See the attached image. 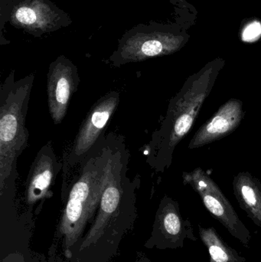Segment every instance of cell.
<instances>
[{
	"instance_id": "obj_1",
	"label": "cell",
	"mask_w": 261,
	"mask_h": 262,
	"mask_svg": "<svg viewBox=\"0 0 261 262\" xmlns=\"http://www.w3.org/2000/svg\"><path fill=\"white\" fill-rule=\"evenodd\" d=\"M224 66L222 58L208 63L188 77L170 100L167 115L146 149L147 162L156 172H164L171 166L176 146L191 130Z\"/></svg>"
},
{
	"instance_id": "obj_2",
	"label": "cell",
	"mask_w": 261,
	"mask_h": 262,
	"mask_svg": "<svg viewBox=\"0 0 261 262\" xmlns=\"http://www.w3.org/2000/svg\"><path fill=\"white\" fill-rule=\"evenodd\" d=\"M33 75L15 79L12 72L0 89V195L12 192L18 179L17 160L26 149V126Z\"/></svg>"
},
{
	"instance_id": "obj_3",
	"label": "cell",
	"mask_w": 261,
	"mask_h": 262,
	"mask_svg": "<svg viewBox=\"0 0 261 262\" xmlns=\"http://www.w3.org/2000/svg\"><path fill=\"white\" fill-rule=\"evenodd\" d=\"M107 156V140L104 134L80 165L77 179H73L67 187V204L60 226L67 252L81 236L86 225L99 207Z\"/></svg>"
},
{
	"instance_id": "obj_4",
	"label": "cell",
	"mask_w": 261,
	"mask_h": 262,
	"mask_svg": "<svg viewBox=\"0 0 261 262\" xmlns=\"http://www.w3.org/2000/svg\"><path fill=\"white\" fill-rule=\"evenodd\" d=\"M182 177L183 184L189 186L199 194L210 214L245 247H249L251 240L249 229L210 176L202 168L197 167L191 172H182Z\"/></svg>"
},
{
	"instance_id": "obj_5",
	"label": "cell",
	"mask_w": 261,
	"mask_h": 262,
	"mask_svg": "<svg viewBox=\"0 0 261 262\" xmlns=\"http://www.w3.org/2000/svg\"><path fill=\"white\" fill-rule=\"evenodd\" d=\"M119 103V92H110L93 104L81 124L72 147L67 155L64 156V183L68 178L69 174L81 165L104 135L107 124L117 109Z\"/></svg>"
},
{
	"instance_id": "obj_6",
	"label": "cell",
	"mask_w": 261,
	"mask_h": 262,
	"mask_svg": "<svg viewBox=\"0 0 261 262\" xmlns=\"http://www.w3.org/2000/svg\"><path fill=\"white\" fill-rule=\"evenodd\" d=\"M186 239L196 242L191 222L181 215L179 203L165 195L161 200L154 225V243L159 249L182 248Z\"/></svg>"
},
{
	"instance_id": "obj_7",
	"label": "cell",
	"mask_w": 261,
	"mask_h": 262,
	"mask_svg": "<svg viewBox=\"0 0 261 262\" xmlns=\"http://www.w3.org/2000/svg\"><path fill=\"white\" fill-rule=\"evenodd\" d=\"M80 81L76 68L67 60L51 66L47 79L48 102L55 125L61 124L67 115L70 98L78 90Z\"/></svg>"
},
{
	"instance_id": "obj_8",
	"label": "cell",
	"mask_w": 261,
	"mask_h": 262,
	"mask_svg": "<svg viewBox=\"0 0 261 262\" xmlns=\"http://www.w3.org/2000/svg\"><path fill=\"white\" fill-rule=\"evenodd\" d=\"M62 168L63 162L58 160L52 141L48 142L38 151L29 169L26 190L28 205L34 206L49 196Z\"/></svg>"
},
{
	"instance_id": "obj_9",
	"label": "cell",
	"mask_w": 261,
	"mask_h": 262,
	"mask_svg": "<svg viewBox=\"0 0 261 262\" xmlns=\"http://www.w3.org/2000/svg\"><path fill=\"white\" fill-rule=\"evenodd\" d=\"M245 115L242 101L238 98L228 100L195 134L188 149L202 147L229 135L240 126Z\"/></svg>"
},
{
	"instance_id": "obj_10",
	"label": "cell",
	"mask_w": 261,
	"mask_h": 262,
	"mask_svg": "<svg viewBox=\"0 0 261 262\" xmlns=\"http://www.w3.org/2000/svg\"><path fill=\"white\" fill-rule=\"evenodd\" d=\"M233 190L241 209L261 229V182L248 171L239 172L233 180Z\"/></svg>"
},
{
	"instance_id": "obj_11",
	"label": "cell",
	"mask_w": 261,
	"mask_h": 262,
	"mask_svg": "<svg viewBox=\"0 0 261 262\" xmlns=\"http://www.w3.org/2000/svg\"><path fill=\"white\" fill-rule=\"evenodd\" d=\"M199 235L209 253V262H246L237 250L228 246L214 227L199 226Z\"/></svg>"
},
{
	"instance_id": "obj_12",
	"label": "cell",
	"mask_w": 261,
	"mask_h": 262,
	"mask_svg": "<svg viewBox=\"0 0 261 262\" xmlns=\"http://www.w3.org/2000/svg\"><path fill=\"white\" fill-rule=\"evenodd\" d=\"M182 43L183 41L180 38L167 39L165 41L156 38L147 40L136 49L123 53V60L120 64L173 53L180 49Z\"/></svg>"
},
{
	"instance_id": "obj_13",
	"label": "cell",
	"mask_w": 261,
	"mask_h": 262,
	"mask_svg": "<svg viewBox=\"0 0 261 262\" xmlns=\"http://www.w3.org/2000/svg\"><path fill=\"white\" fill-rule=\"evenodd\" d=\"M261 35V23L254 21L245 26L242 32V39L245 41H254Z\"/></svg>"
},
{
	"instance_id": "obj_14",
	"label": "cell",
	"mask_w": 261,
	"mask_h": 262,
	"mask_svg": "<svg viewBox=\"0 0 261 262\" xmlns=\"http://www.w3.org/2000/svg\"><path fill=\"white\" fill-rule=\"evenodd\" d=\"M17 19L22 24L31 25L36 21L37 15L30 8L21 7L17 10L15 14Z\"/></svg>"
}]
</instances>
